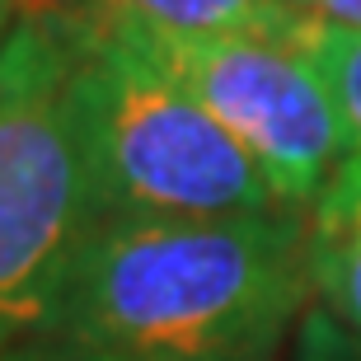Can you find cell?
<instances>
[{
    "instance_id": "obj_7",
    "label": "cell",
    "mask_w": 361,
    "mask_h": 361,
    "mask_svg": "<svg viewBox=\"0 0 361 361\" xmlns=\"http://www.w3.org/2000/svg\"><path fill=\"white\" fill-rule=\"evenodd\" d=\"M295 52L305 56L319 85L329 90L348 146L361 150V28H343L329 19H310L305 33L295 38Z\"/></svg>"
},
{
    "instance_id": "obj_6",
    "label": "cell",
    "mask_w": 361,
    "mask_h": 361,
    "mask_svg": "<svg viewBox=\"0 0 361 361\" xmlns=\"http://www.w3.org/2000/svg\"><path fill=\"white\" fill-rule=\"evenodd\" d=\"M113 5L164 33H244L291 47L314 19L300 0H113Z\"/></svg>"
},
{
    "instance_id": "obj_12",
    "label": "cell",
    "mask_w": 361,
    "mask_h": 361,
    "mask_svg": "<svg viewBox=\"0 0 361 361\" xmlns=\"http://www.w3.org/2000/svg\"><path fill=\"white\" fill-rule=\"evenodd\" d=\"M42 5H113V0H42Z\"/></svg>"
},
{
    "instance_id": "obj_10",
    "label": "cell",
    "mask_w": 361,
    "mask_h": 361,
    "mask_svg": "<svg viewBox=\"0 0 361 361\" xmlns=\"http://www.w3.org/2000/svg\"><path fill=\"white\" fill-rule=\"evenodd\" d=\"M314 19H329V24L343 28H361V0H300Z\"/></svg>"
},
{
    "instance_id": "obj_11",
    "label": "cell",
    "mask_w": 361,
    "mask_h": 361,
    "mask_svg": "<svg viewBox=\"0 0 361 361\" xmlns=\"http://www.w3.org/2000/svg\"><path fill=\"white\" fill-rule=\"evenodd\" d=\"M28 10V0H0V47H5V38H10V28L19 24V14Z\"/></svg>"
},
{
    "instance_id": "obj_3",
    "label": "cell",
    "mask_w": 361,
    "mask_h": 361,
    "mask_svg": "<svg viewBox=\"0 0 361 361\" xmlns=\"http://www.w3.org/2000/svg\"><path fill=\"white\" fill-rule=\"evenodd\" d=\"M94 212L66 10L28 0L0 47V357L52 338Z\"/></svg>"
},
{
    "instance_id": "obj_4",
    "label": "cell",
    "mask_w": 361,
    "mask_h": 361,
    "mask_svg": "<svg viewBox=\"0 0 361 361\" xmlns=\"http://www.w3.org/2000/svg\"><path fill=\"white\" fill-rule=\"evenodd\" d=\"M132 28L150 61L169 71L249 150L286 207H314L352 146L329 90L291 42L244 33H164L141 19H132Z\"/></svg>"
},
{
    "instance_id": "obj_8",
    "label": "cell",
    "mask_w": 361,
    "mask_h": 361,
    "mask_svg": "<svg viewBox=\"0 0 361 361\" xmlns=\"http://www.w3.org/2000/svg\"><path fill=\"white\" fill-rule=\"evenodd\" d=\"M300 361H361V343L343 334L329 314H314L300 338Z\"/></svg>"
},
{
    "instance_id": "obj_5",
    "label": "cell",
    "mask_w": 361,
    "mask_h": 361,
    "mask_svg": "<svg viewBox=\"0 0 361 361\" xmlns=\"http://www.w3.org/2000/svg\"><path fill=\"white\" fill-rule=\"evenodd\" d=\"M310 291L324 314L361 343V150L334 169L305 216Z\"/></svg>"
},
{
    "instance_id": "obj_2",
    "label": "cell",
    "mask_w": 361,
    "mask_h": 361,
    "mask_svg": "<svg viewBox=\"0 0 361 361\" xmlns=\"http://www.w3.org/2000/svg\"><path fill=\"white\" fill-rule=\"evenodd\" d=\"M75 38V113L104 216L281 212L249 150L160 71L118 5H61Z\"/></svg>"
},
{
    "instance_id": "obj_9",
    "label": "cell",
    "mask_w": 361,
    "mask_h": 361,
    "mask_svg": "<svg viewBox=\"0 0 361 361\" xmlns=\"http://www.w3.org/2000/svg\"><path fill=\"white\" fill-rule=\"evenodd\" d=\"M0 361H118V357L94 352V348H85V343H71V338H38V343L14 348L10 357H0Z\"/></svg>"
},
{
    "instance_id": "obj_1",
    "label": "cell",
    "mask_w": 361,
    "mask_h": 361,
    "mask_svg": "<svg viewBox=\"0 0 361 361\" xmlns=\"http://www.w3.org/2000/svg\"><path fill=\"white\" fill-rule=\"evenodd\" d=\"M310 295L305 212L104 216L52 338L118 361H268Z\"/></svg>"
}]
</instances>
